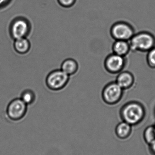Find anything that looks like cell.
Wrapping results in <instances>:
<instances>
[{
    "label": "cell",
    "instance_id": "cell-1",
    "mask_svg": "<svg viewBox=\"0 0 155 155\" xmlns=\"http://www.w3.org/2000/svg\"><path fill=\"white\" fill-rule=\"evenodd\" d=\"M120 116L123 121L133 126L138 125L143 121L145 116V110L140 103L130 102L123 107Z\"/></svg>",
    "mask_w": 155,
    "mask_h": 155
},
{
    "label": "cell",
    "instance_id": "cell-2",
    "mask_svg": "<svg viewBox=\"0 0 155 155\" xmlns=\"http://www.w3.org/2000/svg\"><path fill=\"white\" fill-rule=\"evenodd\" d=\"M130 50L139 51H149L154 47V36L148 32H141L134 34L129 41Z\"/></svg>",
    "mask_w": 155,
    "mask_h": 155
},
{
    "label": "cell",
    "instance_id": "cell-3",
    "mask_svg": "<svg viewBox=\"0 0 155 155\" xmlns=\"http://www.w3.org/2000/svg\"><path fill=\"white\" fill-rule=\"evenodd\" d=\"M32 26L30 22L23 17L15 18L11 22L9 32L11 37L15 40L26 38L31 32Z\"/></svg>",
    "mask_w": 155,
    "mask_h": 155
},
{
    "label": "cell",
    "instance_id": "cell-4",
    "mask_svg": "<svg viewBox=\"0 0 155 155\" xmlns=\"http://www.w3.org/2000/svg\"><path fill=\"white\" fill-rule=\"evenodd\" d=\"M69 76L62 70H56L50 72L46 77V86L52 90L58 91L66 86L69 82Z\"/></svg>",
    "mask_w": 155,
    "mask_h": 155
},
{
    "label": "cell",
    "instance_id": "cell-5",
    "mask_svg": "<svg viewBox=\"0 0 155 155\" xmlns=\"http://www.w3.org/2000/svg\"><path fill=\"white\" fill-rule=\"evenodd\" d=\"M27 111V105L21 98H15L9 103L6 113L9 120L17 122L24 117Z\"/></svg>",
    "mask_w": 155,
    "mask_h": 155
},
{
    "label": "cell",
    "instance_id": "cell-6",
    "mask_svg": "<svg viewBox=\"0 0 155 155\" xmlns=\"http://www.w3.org/2000/svg\"><path fill=\"white\" fill-rule=\"evenodd\" d=\"M112 37L116 40L129 41L134 35L133 26L125 22L119 21L112 25L111 29Z\"/></svg>",
    "mask_w": 155,
    "mask_h": 155
},
{
    "label": "cell",
    "instance_id": "cell-7",
    "mask_svg": "<svg viewBox=\"0 0 155 155\" xmlns=\"http://www.w3.org/2000/svg\"><path fill=\"white\" fill-rule=\"evenodd\" d=\"M123 90L116 82L108 84L103 90V99L109 104H114L118 103L123 97Z\"/></svg>",
    "mask_w": 155,
    "mask_h": 155
},
{
    "label": "cell",
    "instance_id": "cell-8",
    "mask_svg": "<svg viewBox=\"0 0 155 155\" xmlns=\"http://www.w3.org/2000/svg\"><path fill=\"white\" fill-rule=\"evenodd\" d=\"M124 65V57L114 53L109 55L105 62L106 69L109 72L112 74L120 73Z\"/></svg>",
    "mask_w": 155,
    "mask_h": 155
},
{
    "label": "cell",
    "instance_id": "cell-9",
    "mask_svg": "<svg viewBox=\"0 0 155 155\" xmlns=\"http://www.w3.org/2000/svg\"><path fill=\"white\" fill-rule=\"evenodd\" d=\"M132 126L123 121L119 123L115 128V134L119 139L125 140L127 139L132 133Z\"/></svg>",
    "mask_w": 155,
    "mask_h": 155
},
{
    "label": "cell",
    "instance_id": "cell-10",
    "mask_svg": "<svg viewBox=\"0 0 155 155\" xmlns=\"http://www.w3.org/2000/svg\"><path fill=\"white\" fill-rule=\"evenodd\" d=\"M134 81L133 76L129 72L124 71L120 73L116 78V83L123 89L130 88Z\"/></svg>",
    "mask_w": 155,
    "mask_h": 155
},
{
    "label": "cell",
    "instance_id": "cell-11",
    "mask_svg": "<svg viewBox=\"0 0 155 155\" xmlns=\"http://www.w3.org/2000/svg\"><path fill=\"white\" fill-rule=\"evenodd\" d=\"M113 49L114 54L124 57L130 51V45L127 41L116 40Z\"/></svg>",
    "mask_w": 155,
    "mask_h": 155
},
{
    "label": "cell",
    "instance_id": "cell-12",
    "mask_svg": "<svg viewBox=\"0 0 155 155\" xmlns=\"http://www.w3.org/2000/svg\"><path fill=\"white\" fill-rule=\"evenodd\" d=\"M30 42L26 38L16 39L14 43V47L16 52L20 54L27 53L31 49Z\"/></svg>",
    "mask_w": 155,
    "mask_h": 155
},
{
    "label": "cell",
    "instance_id": "cell-13",
    "mask_svg": "<svg viewBox=\"0 0 155 155\" xmlns=\"http://www.w3.org/2000/svg\"><path fill=\"white\" fill-rule=\"evenodd\" d=\"M78 63L73 59H66L61 65V70L69 76L76 73L78 71Z\"/></svg>",
    "mask_w": 155,
    "mask_h": 155
},
{
    "label": "cell",
    "instance_id": "cell-14",
    "mask_svg": "<svg viewBox=\"0 0 155 155\" xmlns=\"http://www.w3.org/2000/svg\"><path fill=\"white\" fill-rule=\"evenodd\" d=\"M144 140L148 146L155 142V126H149L145 129L143 132Z\"/></svg>",
    "mask_w": 155,
    "mask_h": 155
},
{
    "label": "cell",
    "instance_id": "cell-15",
    "mask_svg": "<svg viewBox=\"0 0 155 155\" xmlns=\"http://www.w3.org/2000/svg\"><path fill=\"white\" fill-rule=\"evenodd\" d=\"M20 98L28 105L32 104L35 102V95L33 91L29 89H26L23 91L21 94Z\"/></svg>",
    "mask_w": 155,
    "mask_h": 155
},
{
    "label": "cell",
    "instance_id": "cell-16",
    "mask_svg": "<svg viewBox=\"0 0 155 155\" xmlns=\"http://www.w3.org/2000/svg\"><path fill=\"white\" fill-rule=\"evenodd\" d=\"M147 55V64L150 67L155 68V47L148 51Z\"/></svg>",
    "mask_w": 155,
    "mask_h": 155
},
{
    "label": "cell",
    "instance_id": "cell-17",
    "mask_svg": "<svg viewBox=\"0 0 155 155\" xmlns=\"http://www.w3.org/2000/svg\"><path fill=\"white\" fill-rule=\"evenodd\" d=\"M59 5L64 8H70L75 4L76 0H57Z\"/></svg>",
    "mask_w": 155,
    "mask_h": 155
},
{
    "label": "cell",
    "instance_id": "cell-18",
    "mask_svg": "<svg viewBox=\"0 0 155 155\" xmlns=\"http://www.w3.org/2000/svg\"><path fill=\"white\" fill-rule=\"evenodd\" d=\"M150 153L153 155H155V142L149 146Z\"/></svg>",
    "mask_w": 155,
    "mask_h": 155
},
{
    "label": "cell",
    "instance_id": "cell-19",
    "mask_svg": "<svg viewBox=\"0 0 155 155\" xmlns=\"http://www.w3.org/2000/svg\"><path fill=\"white\" fill-rule=\"evenodd\" d=\"M11 1V0H0V7L5 6Z\"/></svg>",
    "mask_w": 155,
    "mask_h": 155
},
{
    "label": "cell",
    "instance_id": "cell-20",
    "mask_svg": "<svg viewBox=\"0 0 155 155\" xmlns=\"http://www.w3.org/2000/svg\"></svg>",
    "mask_w": 155,
    "mask_h": 155
}]
</instances>
